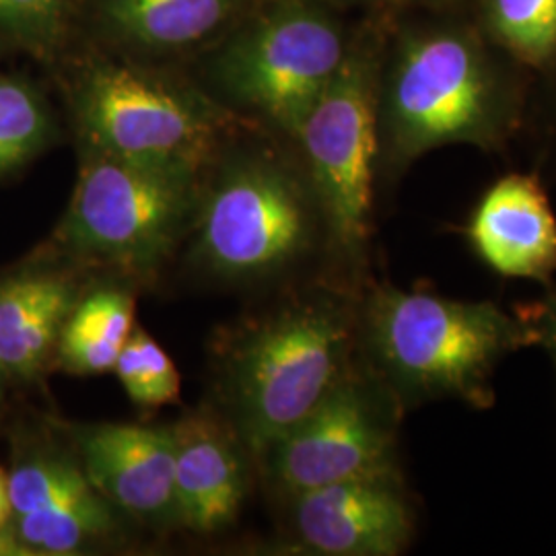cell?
<instances>
[{
  "mask_svg": "<svg viewBox=\"0 0 556 556\" xmlns=\"http://www.w3.org/2000/svg\"><path fill=\"white\" fill-rule=\"evenodd\" d=\"M369 351L402 400L493 402V371L509 353L532 346L521 318L491 301H456L383 287L367 303Z\"/></svg>",
  "mask_w": 556,
  "mask_h": 556,
  "instance_id": "6da1fadb",
  "label": "cell"
},
{
  "mask_svg": "<svg viewBox=\"0 0 556 556\" xmlns=\"http://www.w3.org/2000/svg\"><path fill=\"white\" fill-rule=\"evenodd\" d=\"M351 337L346 309L312 298L264 316L231 342L220 369L223 402L252 454L262 457L346 378Z\"/></svg>",
  "mask_w": 556,
  "mask_h": 556,
  "instance_id": "7a4b0ae2",
  "label": "cell"
},
{
  "mask_svg": "<svg viewBox=\"0 0 556 556\" xmlns=\"http://www.w3.org/2000/svg\"><path fill=\"white\" fill-rule=\"evenodd\" d=\"M197 174L122 160L87 147L54 239L75 260L155 273L172 256L194 213Z\"/></svg>",
  "mask_w": 556,
  "mask_h": 556,
  "instance_id": "3957f363",
  "label": "cell"
},
{
  "mask_svg": "<svg viewBox=\"0 0 556 556\" xmlns=\"http://www.w3.org/2000/svg\"><path fill=\"white\" fill-rule=\"evenodd\" d=\"M89 147L122 160L197 174L215 149L219 114L178 87L128 66H100L77 96Z\"/></svg>",
  "mask_w": 556,
  "mask_h": 556,
  "instance_id": "277c9868",
  "label": "cell"
},
{
  "mask_svg": "<svg viewBox=\"0 0 556 556\" xmlns=\"http://www.w3.org/2000/svg\"><path fill=\"white\" fill-rule=\"evenodd\" d=\"M346 59L337 25L305 0H282L231 43L220 62L227 91L298 137Z\"/></svg>",
  "mask_w": 556,
  "mask_h": 556,
  "instance_id": "5b68a950",
  "label": "cell"
},
{
  "mask_svg": "<svg viewBox=\"0 0 556 556\" xmlns=\"http://www.w3.org/2000/svg\"><path fill=\"white\" fill-rule=\"evenodd\" d=\"M194 219V252L223 278L273 275L298 258L312 236L298 186L264 161L223 174Z\"/></svg>",
  "mask_w": 556,
  "mask_h": 556,
  "instance_id": "8992f818",
  "label": "cell"
},
{
  "mask_svg": "<svg viewBox=\"0 0 556 556\" xmlns=\"http://www.w3.org/2000/svg\"><path fill=\"white\" fill-rule=\"evenodd\" d=\"M330 233L357 256L369 236L378 155L376 91L369 64L346 56L299 128Z\"/></svg>",
  "mask_w": 556,
  "mask_h": 556,
  "instance_id": "52a82bcc",
  "label": "cell"
},
{
  "mask_svg": "<svg viewBox=\"0 0 556 556\" xmlns=\"http://www.w3.org/2000/svg\"><path fill=\"white\" fill-rule=\"evenodd\" d=\"M388 126L402 157L486 139L495 126V93L475 48L457 36L415 41L390 85Z\"/></svg>",
  "mask_w": 556,
  "mask_h": 556,
  "instance_id": "ba28073f",
  "label": "cell"
},
{
  "mask_svg": "<svg viewBox=\"0 0 556 556\" xmlns=\"http://www.w3.org/2000/svg\"><path fill=\"white\" fill-rule=\"evenodd\" d=\"M392 418L358 379L346 378L262 454L291 497L351 478L396 475Z\"/></svg>",
  "mask_w": 556,
  "mask_h": 556,
  "instance_id": "9c48e42d",
  "label": "cell"
},
{
  "mask_svg": "<svg viewBox=\"0 0 556 556\" xmlns=\"http://www.w3.org/2000/svg\"><path fill=\"white\" fill-rule=\"evenodd\" d=\"M9 475L11 517L0 555H77L116 530V511L83 472L75 450L31 443Z\"/></svg>",
  "mask_w": 556,
  "mask_h": 556,
  "instance_id": "30bf717a",
  "label": "cell"
},
{
  "mask_svg": "<svg viewBox=\"0 0 556 556\" xmlns=\"http://www.w3.org/2000/svg\"><path fill=\"white\" fill-rule=\"evenodd\" d=\"M83 472L105 503L147 526L178 523L174 427L68 425Z\"/></svg>",
  "mask_w": 556,
  "mask_h": 556,
  "instance_id": "8fae6325",
  "label": "cell"
},
{
  "mask_svg": "<svg viewBox=\"0 0 556 556\" xmlns=\"http://www.w3.org/2000/svg\"><path fill=\"white\" fill-rule=\"evenodd\" d=\"M293 526L314 555L394 556L408 546L415 517L397 475H379L293 495Z\"/></svg>",
  "mask_w": 556,
  "mask_h": 556,
  "instance_id": "7c38bea8",
  "label": "cell"
},
{
  "mask_svg": "<svg viewBox=\"0 0 556 556\" xmlns=\"http://www.w3.org/2000/svg\"><path fill=\"white\" fill-rule=\"evenodd\" d=\"M174 427L178 523L200 532L227 528L248 491L245 464L231 427L206 413H192Z\"/></svg>",
  "mask_w": 556,
  "mask_h": 556,
  "instance_id": "4fadbf2b",
  "label": "cell"
},
{
  "mask_svg": "<svg viewBox=\"0 0 556 556\" xmlns=\"http://www.w3.org/2000/svg\"><path fill=\"white\" fill-rule=\"evenodd\" d=\"M478 256L503 277L548 280L556 270V219L534 176L498 179L470 220Z\"/></svg>",
  "mask_w": 556,
  "mask_h": 556,
  "instance_id": "5bb4252c",
  "label": "cell"
},
{
  "mask_svg": "<svg viewBox=\"0 0 556 556\" xmlns=\"http://www.w3.org/2000/svg\"><path fill=\"white\" fill-rule=\"evenodd\" d=\"M73 275L31 266L0 277V369L9 381L38 378L80 295Z\"/></svg>",
  "mask_w": 556,
  "mask_h": 556,
  "instance_id": "9a60e30c",
  "label": "cell"
},
{
  "mask_svg": "<svg viewBox=\"0 0 556 556\" xmlns=\"http://www.w3.org/2000/svg\"><path fill=\"white\" fill-rule=\"evenodd\" d=\"M132 328L135 295L128 287L103 282L80 291L60 332V365L75 376L114 371Z\"/></svg>",
  "mask_w": 556,
  "mask_h": 556,
  "instance_id": "2e32d148",
  "label": "cell"
},
{
  "mask_svg": "<svg viewBox=\"0 0 556 556\" xmlns=\"http://www.w3.org/2000/svg\"><path fill=\"white\" fill-rule=\"evenodd\" d=\"M236 0H105L112 23L147 46L202 40L231 13Z\"/></svg>",
  "mask_w": 556,
  "mask_h": 556,
  "instance_id": "e0dca14e",
  "label": "cell"
},
{
  "mask_svg": "<svg viewBox=\"0 0 556 556\" xmlns=\"http://www.w3.org/2000/svg\"><path fill=\"white\" fill-rule=\"evenodd\" d=\"M52 139V116L40 91L0 77V176L34 160Z\"/></svg>",
  "mask_w": 556,
  "mask_h": 556,
  "instance_id": "ac0fdd59",
  "label": "cell"
},
{
  "mask_svg": "<svg viewBox=\"0 0 556 556\" xmlns=\"http://www.w3.org/2000/svg\"><path fill=\"white\" fill-rule=\"evenodd\" d=\"M114 374L139 408L155 410L179 400L181 379L174 358L140 326L132 328L119 351Z\"/></svg>",
  "mask_w": 556,
  "mask_h": 556,
  "instance_id": "d6986e66",
  "label": "cell"
},
{
  "mask_svg": "<svg viewBox=\"0 0 556 556\" xmlns=\"http://www.w3.org/2000/svg\"><path fill=\"white\" fill-rule=\"evenodd\" d=\"M491 23L517 59L542 64L556 52V0H489Z\"/></svg>",
  "mask_w": 556,
  "mask_h": 556,
  "instance_id": "ffe728a7",
  "label": "cell"
},
{
  "mask_svg": "<svg viewBox=\"0 0 556 556\" xmlns=\"http://www.w3.org/2000/svg\"><path fill=\"white\" fill-rule=\"evenodd\" d=\"M64 0H0V25L23 40H48L62 17Z\"/></svg>",
  "mask_w": 556,
  "mask_h": 556,
  "instance_id": "44dd1931",
  "label": "cell"
},
{
  "mask_svg": "<svg viewBox=\"0 0 556 556\" xmlns=\"http://www.w3.org/2000/svg\"><path fill=\"white\" fill-rule=\"evenodd\" d=\"M521 319L528 324L534 344H540L548 353L556 367V289L530 307L526 318Z\"/></svg>",
  "mask_w": 556,
  "mask_h": 556,
  "instance_id": "7402d4cb",
  "label": "cell"
},
{
  "mask_svg": "<svg viewBox=\"0 0 556 556\" xmlns=\"http://www.w3.org/2000/svg\"><path fill=\"white\" fill-rule=\"evenodd\" d=\"M11 517V498H9V475L0 468V536L7 530Z\"/></svg>",
  "mask_w": 556,
  "mask_h": 556,
  "instance_id": "603a6c76",
  "label": "cell"
},
{
  "mask_svg": "<svg viewBox=\"0 0 556 556\" xmlns=\"http://www.w3.org/2000/svg\"><path fill=\"white\" fill-rule=\"evenodd\" d=\"M9 379H7V376L2 374V369H0V406H2V397H4V383H7Z\"/></svg>",
  "mask_w": 556,
  "mask_h": 556,
  "instance_id": "cb8c5ba5",
  "label": "cell"
}]
</instances>
